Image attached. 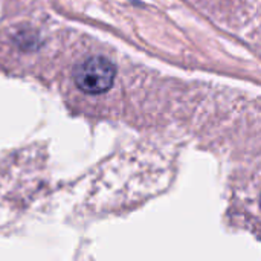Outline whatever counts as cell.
<instances>
[{
    "mask_svg": "<svg viewBox=\"0 0 261 261\" xmlns=\"http://www.w3.org/2000/svg\"><path fill=\"white\" fill-rule=\"evenodd\" d=\"M115 76L116 69L113 63L104 57H92L83 61L73 73L76 87L89 95H99L110 90Z\"/></svg>",
    "mask_w": 261,
    "mask_h": 261,
    "instance_id": "cell-1",
    "label": "cell"
}]
</instances>
